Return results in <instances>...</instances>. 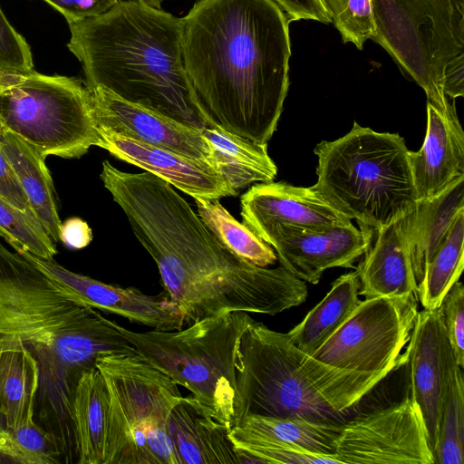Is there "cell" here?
<instances>
[{"label": "cell", "mask_w": 464, "mask_h": 464, "mask_svg": "<svg viewBox=\"0 0 464 464\" xmlns=\"http://www.w3.org/2000/svg\"><path fill=\"white\" fill-rule=\"evenodd\" d=\"M114 321L60 294L48 278L0 241V336H18L40 369L34 421L54 440L63 461L78 459L72 419L81 375L102 355L136 353Z\"/></svg>", "instance_id": "2"}, {"label": "cell", "mask_w": 464, "mask_h": 464, "mask_svg": "<svg viewBox=\"0 0 464 464\" xmlns=\"http://www.w3.org/2000/svg\"><path fill=\"white\" fill-rule=\"evenodd\" d=\"M109 411L103 464H181L169 420L179 384L137 353L100 356Z\"/></svg>", "instance_id": "8"}, {"label": "cell", "mask_w": 464, "mask_h": 464, "mask_svg": "<svg viewBox=\"0 0 464 464\" xmlns=\"http://www.w3.org/2000/svg\"><path fill=\"white\" fill-rule=\"evenodd\" d=\"M0 150L14 170L34 216L53 242L60 240L62 221L45 158L15 135L0 130Z\"/></svg>", "instance_id": "24"}, {"label": "cell", "mask_w": 464, "mask_h": 464, "mask_svg": "<svg viewBox=\"0 0 464 464\" xmlns=\"http://www.w3.org/2000/svg\"><path fill=\"white\" fill-rule=\"evenodd\" d=\"M254 321L237 312L206 318L179 330L116 329L138 355L187 388L218 420L231 428L237 400L238 346Z\"/></svg>", "instance_id": "7"}, {"label": "cell", "mask_w": 464, "mask_h": 464, "mask_svg": "<svg viewBox=\"0 0 464 464\" xmlns=\"http://www.w3.org/2000/svg\"><path fill=\"white\" fill-rule=\"evenodd\" d=\"M109 411L108 391L95 367L80 377L73 395L72 419L79 464H103Z\"/></svg>", "instance_id": "25"}, {"label": "cell", "mask_w": 464, "mask_h": 464, "mask_svg": "<svg viewBox=\"0 0 464 464\" xmlns=\"http://www.w3.org/2000/svg\"><path fill=\"white\" fill-rule=\"evenodd\" d=\"M410 151L399 134L377 132L354 121L344 136L315 146L317 181L312 188L361 227L376 231L418 202Z\"/></svg>", "instance_id": "5"}, {"label": "cell", "mask_w": 464, "mask_h": 464, "mask_svg": "<svg viewBox=\"0 0 464 464\" xmlns=\"http://www.w3.org/2000/svg\"><path fill=\"white\" fill-rule=\"evenodd\" d=\"M169 431L181 464H240L229 437L230 427L192 395L182 396L173 408Z\"/></svg>", "instance_id": "20"}, {"label": "cell", "mask_w": 464, "mask_h": 464, "mask_svg": "<svg viewBox=\"0 0 464 464\" xmlns=\"http://www.w3.org/2000/svg\"><path fill=\"white\" fill-rule=\"evenodd\" d=\"M90 91L101 129L212 167L209 145L201 130L128 102L103 88Z\"/></svg>", "instance_id": "16"}, {"label": "cell", "mask_w": 464, "mask_h": 464, "mask_svg": "<svg viewBox=\"0 0 464 464\" xmlns=\"http://www.w3.org/2000/svg\"><path fill=\"white\" fill-rule=\"evenodd\" d=\"M69 28L67 46L82 63L89 90L103 88L198 130L214 125L185 70L183 17L136 0H119Z\"/></svg>", "instance_id": "3"}, {"label": "cell", "mask_w": 464, "mask_h": 464, "mask_svg": "<svg viewBox=\"0 0 464 464\" xmlns=\"http://www.w3.org/2000/svg\"><path fill=\"white\" fill-rule=\"evenodd\" d=\"M229 437L239 454L240 464H342L336 456L307 452L267 440L232 427Z\"/></svg>", "instance_id": "33"}, {"label": "cell", "mask_w": 464, "mask_h": 464, "mask_svg": "<svg viewBox=\"0 0 464 464\" xmlns=\"http://www.w3.org/2000/svg\"><path fill=\"white\" fill-rule=\"evenodd\" d=\"M341 426L300 418L246 415L233 427L254 436L307 452L336 456L335 441Z\"/></svg>", "instance_id": "27"}, {"label": "cell", "mask_w": 464, "mask_h": 464, "mask_svg": "<svg viewBox=\"0 0 464 464\" xmlns=\"http://www.w3.org/2000/svg\"><path fill=\"white\" fill-rule=\"evenodd\" d=\"M33 70L29 44L10 24L0 8V72H26Z\"/></svg>", "instance_id": "36"}, {"label": "cell", "mask_w": 464, "mask_h": 464, "mask_svg": "<svg viewBox=\"0 0 464 464\" xmlns=\"http://www.w3.org/2000/svg\"><path fill=\"white\" fill-rule=\"evenodd\" d=\"M182 53L209 120L259 144L276 130L289 89L290 19L274 0H198Z\"/></svg>", "instance_id": "1"}, {"label": "cell", "mask_w": 464, "mask_h": 464, "mask_svg": "<svg viewBox=\"0 0 464 464\" xmlns=\"http://www.w3.org/2000/svg\"><path fill=\"white\" fill-rule=\"evenodd\" d=\"M291 22L312 20L323 24L332 22L322 0H274Z\"/></svg>", "instance_id": "39"}, {"label": "cell", "mask_w": 464, "mask_h": 464, "mask_svg": "<svg viewBox=\"0 0 464 464\" xmlns=\"http://www.w3.org/2000/svg\"><path fill=\"white\" fill-rule=\"evenodd\" d=\"M210 149V163L237 192L255 183L273 181L277 167L259 144L213 125L202 130Z\"/></svg>", "instance_id": "23"}, {"label": "cell", "mask_w": 464, "mask_h": 464, "mask_svg": "<svg viewBox=\"0 0 464 464\" xmlns=\"http://www.w3.org/2000/svg\"><path fill=\"white\" fill-rule=\"evenodd\" d=\"M92 239L89 225L79 218H71L62 222L60 240L66 246L81 249L87 246Z\"/></svg>", "instance_id": "40"}, {"label": "cell", "mask_w": 464, "mask_h": 464, "mask_svg": "<svg viewBox=\"0 0 464 464\" xmlns=\"http://www.w3.org/2000/svg\"><path fill=\"white\" fill-rule=\"evenodd\" d=\"M464 210L454 219L444 242L418 284L417 296L425 309H437L463 271Z\"/></svg>", "instance_id": "29"}, {"label": "cell", "mask_w": 464, "mask_h": 464, "mask_svg": "<svg viewBox=\"0 0 464 464\" xmlns=\"http://www.w3.org/2000/svg\"><path fill=\"white\" fill-rule=\"evenodd\" d=\"M199 218L231 254L253 265L267 267L277 260L273 247L244 223L237 221L218 199H194Z\"/></svg>", "instance_id": "28"}, {"label": "cell", "mask_w": 464, "mask_h": 464, "mask_svg": "<svg viewBox=\"0 0 464 464\" xmlns=\"http://www.w3.org/2000/svg\"><path fill=\"white\" fill-rule=\"evenodd\" d=\"M418 312L414 295L365 298L312 356L344 370L392 372L405 363L401 353Z\"/></svg>", "instance_id": "10"}, {"label": "cell", "mask_w": 464, "mask_h": 464, "mask_svg": "<svg viewBox=\"0 0 464 464\" xmlns=\"http://www.w3.org/2000/svg\"><path fill=\"white\" fill-rule=\"evenodd\" d=\"M40 369L15 335L0 336V426L15 429L34 421Z\"/></svg>", "instance_id": "21"}, {"label": "cell", "mask_w": 464, "mask_h": 464, "mask_svg": "<svg viewBox=\"0 0 464 464\" xmlns=\"http://www.w3.org/2000/svg\"><path fill=\"white\" fill-rule=\"evenodd\" d=\"M335 454L342 464H434L422 417L410 394L353 414L341 426Z\"/></svg>", "instance_id": "11"}, {"label": "cell", "mask_w": 464, "mask_h": 464, "mask_svg": "<svg viewBox=\"0 0 464 464\" xmlns=\"http://www.w3.org/2000/svg\"><path fill=\"white\" fill-rule=\"evenodd\" d=\"M0 197L14 207L31 212L27 197L12 166L0 150Z\"/></svg>", "instance_id": "38"}, {"label": "cell", "mask_w": 464, "mask_h": 464, "mask_svg": "<svg viewBox=\"0 0 464 464\" xmlns=\"http://www.w3.org/2000/svg\"><path fill=\"white\" fill-rule=\"evenodd\" d=\"M390 372L331 366L298 349L286 334L254 320L238 346L237 400L231 427L246 415L343 425Z\"/></svg>", "instance_id": "4"}, {"label": "cell", "mask_w": 464, "mask_h": 464, "mask_svg": "<svg viewBox=\"0 0 464 464\" xmlns=\"http://www.w3.org/2000/svg\"><path fill=\"white\" fill-rule=\"evenodd\" d=\"M417 201L432 199L464 178V132L455 102L442 112L427 102V129L421 148L410 151Z\"/></svg>", "instance_id": "18"}, {"label": "cell", "mask_w": 464, "mask_h": 464, "mask_svg": "<svg viewBox=\"0 0 464 464\" xmlns=\"http://www.w3.org/2000/svg\"><path fill=\"white\" fill-rule=\"evenodd\" d=\"M0 130H1V127H0Z\"/></svg>", "instance_id": "42"}, {"label": "cell", "mask_w": 464, "mask_h": 464, "mask_svg": "<svg viewBox=\"0 0 464 464\" xmlns=\"http://www.w3.org/2000/svg\"><path fill=\"white\" fill-rule=\"evenodd\" d=\"M241 218L262 240L279 227L325 228L352 224L312 187L263 182L250 187L240 200Z\"/></svg>", "instance_id": "15"}, {"label": "cell", "mask_w": 464, "mask_h": 464, "mask_svg": "<svg viewBox=\"0 0 464 464\" xmlns=\"http://www.w3.org/2000/svg\"><path fill=\"white\" fill-rule=\"evenodd\" d=\"M19 254L34 265L60 294L75 304L121 315L153 330H179L185 325L183 316L165 294L149 295L132 287L105 284L72 272L53 259Z\"/></svg>", "instance_id": "12"}, {"label": "cell", "mask_w": 464, "mask_h": 464, "mask_svg": "<svg viewBox=\"0 0 464 464\" xmlns=\"http://www.w3.org/2000/svg\"><path fill=\"white\" fill-rule=\"evenodd\" d=\"M379 44L442 112L464 96V0H372Z\"/></svg>", "instance_id": "6"}, {"label": "cell", "mask_w": 464, "mask_h": 464, "mask_svg": "<svg viewBox=\"0 0 464 464\" xmlns=\"http://www.w3.org/2000/svg\"><path fill=\"white\" fill-rule=\"evenodd\" d=\"M138 2L148 5L151 7L161 9V2L160 0H136Z\"/></svg>", "instance_id": "41"}, {"label": "cell", "mask_w": 464, "mask_h": 464, "mask_svg": "<svg viewBox=\"0 0 464 464\" xmlns=\"http://www.w3.org/2000/svg\"><path fill=\"white\" fill-rule=\"evenodd\" d=\"M0 127L44 158H79L102 141L85 83L34 70L0 72Z\"/></svg>", "instance_id": "9"}, {"label": "cell", "mask_w": 464, "mask_h": 464, "mask_svg": "<svg viewBox=\"0 0 464 464\" xmlns=\"http://www.w3.org/2000/svg\"><path fill=\"white\" fill-rule=\"evenodd\" d=\"M0 237L17 253L53 259L56 246L33 213L22 210L0 197Z\"/></svg>", "instance_id": "32"}, {"label": "cell", "mask_w": 464, "mask_h": 464, "mask_svg": "<svg viewBox=\"0 0 464 464\" xmlns=\"http://www.w3.org/2000/svg\"><path fill=\"white\" fill-rule=\"evenodd\" d=\"M0 459L22 464L63 462L54 440L35 421L15 429L0 426Z\"/></svg>", "instance_id": "31"}, {"label": "cell", "mask_w": 464, "mask_h": 464, "mask_svg": "<svg viewBox=\"0 0 464 464\" xmlns=\"http://www.w3.org/2000/svg\"><path fill=\"white\" fill-rule=\"evenodd\" d=\"M404 355L409 365L410 396L420 412L433 451L450 370L456 362L440 307L418 312Z\"/></svg>", "instance_id": "13"}, {"label": "cell", "mask_w": 464, "mask_h": 464, "mask_svg": "<svg viewBox=\"0 0 464 464\" xmlns=\"http://www.w3.org/2000/svg\"><path fill=\"white\" fill-rule=\"evenodd\" d=\"M62 14L68 24L100 15L119 0H44Z\"/></svg>", "instance_id": "37"}, {"label": "cell", "mask_w": 464, "mask_h": 464, "mask_svg": "<svg viewBox=\"0 0 464 464\" xmlns=\"http://www.w3.org/2000/svg\"><path fill=\"white\" fill-rule=\"evenodd\" d=\"M344 44L362 50L376 27L372 0H322Z\"/></svg>", "instance_id": "34"}, {"label": "cell", "mask_w": 464, "mask_h": 464, "mask_svg": "<svg viewBox=\"0 0 464 464\" xmlns=\"http://www.w3.org/2000/svg\"><path fill=\"white\" fill-rule=\"evenodd\" d=\"M356 271L365 298L417 295V282L402 218L372 231L370 245Z\"/></svg>", "instance_id": "19"}, {"label": "cell", "mask_w": 464, "mask_h": 464, "mask_svg": "<svg viewBox=\"0 0 464 464\" xmlns=\"http://www.w3.org/2000/svg\"><path fill=\"white\" fill-rule=\"evenodd\" d=\"M440 309L448 340L458 365L464 367V287L457 281L444 296Z\"/></svg>", "instance_id": "35"}, {"label": "cell", "mask_w": 464, "mask_h": 464, "mask_svg": "<svg viewBox=\"0 0 464 464\" xmlns=\"http://www.w3.org/2000/svg\"><path fill=\"white\" fill-rule=\"evenodd\" d=\"M462 210L464 178L457 180L440 196L418 201L414 208L402 217L417 285L447 237L454 219Z\"/></svg>", "instance_id": "22"}, {"label": "cell", "mask_w": 464, "mask_h": 464, "mask_svg": "<svg viewBox=\"0 0 464 464\" xmlns=\"http://www.w3.org/2000/svg\"><path fill=\"white\" fill-rule=\"evenodd\" d=\"M372 230L344 227L304 228L279 227L263 241L275 250L281 266L295 277L317 284L333 267H353L367 250Z\"/></svg>", "instance_id": "14"}, {"label": "cell", "mask_w": 464, "mask_h": 464, "mask_svg": "<svg viewBox=\"0 0 464 464\" xmlns=\"http://www.w3.org/2000/svg\"><path fill=\"white\" fill-rule=\"evenodd\" d=\"M357 271L340 276L330 291L286 334L304 353L313 355L351 316L362 300Z\"/></svg>", "instance_id": "26"}, {"label": "cell", "mask_w": 464, "mask_h": 464, "mask_svg": "<svg viewBox=\"0 0 464 464\" xmlns=\"http://www.w3.org/2000/svg\"><path fill=\"white\" fill-rule=\"evenodd\" d=\"M461 370L456 362L450 370L432 451L436 464L464 462V382Z\"/></svg>", "instance_id": "30"}, {"label": "cell", "mask_w": 464, "mask_h": 464, "mask_svg": "<svg viewBox=\"0 0 464 464\" xmlns=\"http://www.w3.org/2000/svg\"><path fill=\"white\" fill-rule=\"evenodd\" d=\"M100 130V148L121 160L162 179L194 199H219L238 193L207 164L101 128Z\"/></svg>", "instance_id": "17"}]
</instances>
